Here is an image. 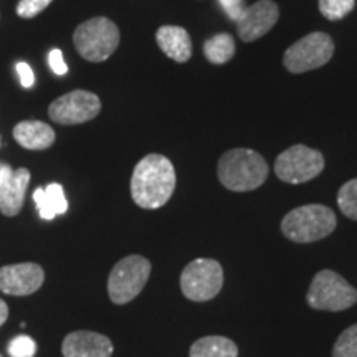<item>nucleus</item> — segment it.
I'll list each match as a JSON object with an SVG mask.
<instances>
[{"instance_id":"nucleus-1","label":"nucleus","mask_w":357,"mask_h":357,"mask_svg":"<svg viewBox=\"0 0 357 357\" xmlns=\"http://www.w3.org/2000/svg\"><path fill=\"white\" fill-rule=\"evenodd\" d=\"M176 169L167 158L149 154L136 164L131 177V197L146 211L164 207L176 190Z\"/></svg>"},{"instance_id":"nucleus-2","label":"nucleus","mask_w":357,"mask_h":357,"mask_svg":"<svg viewBox=\"0 0 357 357\" xmlns=\"http://www.w3.org/2000/svg\"><path fill=\"white\" fill-rule=\"evenodd\" d=\"M218 181L225 189L234 192L255 190L265 184L268 177V164L257 151L236 149L227 151L218 160Z\"/></svg>"},{"instance_id":"nucleus-3","label":"nucleus","mask_w":357,"mask_h":357,"mask_svg":"<svg viewBox=\"0 0 357 357\" xmlns=\"http://www.w3.org/2000/svg\"><path fill=\"white\" fill-rule=\"evenodd\" d=\"M337 218L326 205L310 204L293 208L281 220V231L294 243H312L336 230Z\"/></svg>"},{"instance_id":"nucleus-4","label":"nucleus","mask_w":357,"mask_h":357,"mask_svg":"<svg viewBox=\"0 0 357 357\" xmlns=\"http://www.w3.org/2000/svg\"><path fill=\"white\" fill-rule=\"evenodd\" d=\"M306 301L312 310L339 312L357 303V289L333 270H321L314 275Z\"/></svg>"},{"instance_id":"nucleus-5","label":"nucleus","mask_w":357,"mask_h":357,"mask_svg":"<svg viewBox=\"0 0 357 357\" xmlns=\"http://www.w3.org/2000/svg\"><path fill=\"white\" fill-rule=\"evenodd\" d=\"M73 43L79 55L88 61H105L119 45V30L106 17H95L83 22L75 30Z\"/></svg>"},{"instance_id":"nucleus-6","label":"nucleus","mask_w":357,"mask_h":357,"mask_svg":"<svg viewBox=\"0 0 357 357\" xmlns=\"http://www.w3.org/2000/svg\"><path fill=\"white\" fill-rule=\"evenodd\" d=\"M151 261L141 255H129L119 260L108 278V294L114 305H128L139 296L151 276Z\"/></svg>"},{"instance_id":"nucleus-7","label":"nucleus","mask_w":357,"mask_h":357,"mask_svg":"<svg viewBox=\"0 0 357 357\" xmlns=\"http://www.w3.org/2000/svg\"><path fill=\"white\" fill-rule=\"evenodd\" d=\"M223 287V268L217 260L197 258L185 265L181 275V289L194 303L211 301Z\"/></svg>"},{"instance_id":"nucleus-8","label":"nucleus","mask_w":357,"mask_h":357,"mask_svg":"<svg viewBox=\"0 0 357 357\" xmlns=\"http://www.w3.org/2000/svg\"><path fill=\"white\" fill-rule=\"evenodd\" d=\"M324 169V158L319 151L296 144L276 158L275 174L287 184H305L318 177Z\"/></svg>"},{"instance_id":"nucleus-9","label":"nucleus","mask_w":357,"mask_h":357,"mask_svg":"<svg viewBox=\"0 0 357 357\" xmlns=\"http://www.w3.org/2000/svg\"><path fill=\"white\" fill-rule=\"evenodd\" d=\"M334 53V42L328 33L314 32L291 45L284 53L283 63L291 73H305L328 63Z\"/></svg>"},{"instance_id":"nucleus-10","label":"nucleus","mask_w":357,"mask_h":357,"mask_svg":"<svg viewBox=\"0 0 357 357\" xmlns=\"http://www.w3.org/2000/svg\"><path fill=\"white\" fill-rule=\"evenodd\" d=\"M101 111L100 98L84 89H75L68 95L60 96L48 108L53 121L63 126L83 124L95 119Z\"/></svg>"},{"instance_id":"nucleus-11","label":"nucleus","mask_w":357,"mask_h":357,"mask_svg":"<svg viewBox=\"0 0 357 357\" xmlns=\"http://www.w3.org/2000/svg\"><path fill=\"white\" fill-rule=\"evenodd\" d=\"M43 268L37 263H15L0 268V291L10 296H29L42 288Z\"/></svg>"},{"instance_id":"nucleus-12","label":"nucleus","mask_w":357,"mask_h":357,"mask_svg":"<svg viewBox=\"0 0 357 357\" xmlns=\"http://www.w3.org/2000/svg\"><path fill=\"white\" fill-rule=\"evenodd\" d=\"M280 10L278 6L271 0H260L243 10L240 19L235 22L236 32L243 42H253L261 38L273 29L278 22Z\"/></svg>"},{"instance_id":"nucleus-13","label":"nucleus","mask_w":357,"mask_h":357,"mask_svg":"<svg viewBox=\"0 0 357 357\" xmlns=\"http://www.w3.org/2000/svg\"><path fill=\"white\" fill-rule=\"evenodd\" d=\"M113 342L105 334L95 331H73L63 339V357H111Z\"/></svg>"},{"instance_id":"nucleus-14","label":"nucleus","mask_w":357,"mask_h":357,"mask_svg":"<svg viewBox=\"0 0 357 357\" xmlns=\"http://www.w3.org/2000/svg\"><path fill=\"white\" fill-rule=\"evenodd\" d=\"M30 184V171L25 167L15 169L3 185L0 187V212L7 217L19 215L25 202V194Z\"/></svg>"},{"instance_id":"nucleus-15","label":"nucleus","mask_w":357,"mask_h":357,"mask_svg":"<svg viewBox=\"0 0 357 357\" xmlns=\"http://www.w3.org/2000/svg\"><path fill=\"white\" fill-rule=\"evenodd\" d=\"M160 50L177 63H185L192 56V42L185 29L176 25L160 26L155 35Z\"/></svg>"},{"instance_id":"nucleus-16","label":"nucleus","mask_w":357,"mask_h":357,"mask_svg":"<svg viewBox=\"0 0 357 357\" xmlns=\"http://www.w3.org/2000/svg\"><path fill=\"white\" fill-rule=\"evenodd\" d=\"M13 137L30 151L48 149L55 142V131L43 121H22L13 128Z\"/></svg>"},{"instance_id":"nucleus-17","label":"nucleus","mask_w":357,"mask_h":357,"mask_svg":"<svg viewBox=\"0 0 357 357\" xmlns=\"http://www.w3.org/2000/svg\"><path fill=\"white\" fill-rule=\"evenodd\" d=\"M33 200L37 204L38 215L43 220H53L56 215H63L68 211V200L65 197L63 187L56 182L48 184L45 189L35 190Z\"/></svg>"},{"instance_id":"nucleus-18","label":"nucleus","mask_w":357,"mask_h":357,"mask_svg":"<svg viewBox=\"0 0 357 357\" xmlns=\"http://www.w3.org/2000/svg\"><path fill=\"white\" fill-rule=\"evenodd\" d=\"M190 357H238V347L223 336L200 337L190 346Z\"/></svg>"},{"instance_id":"nucleus-19","label":"nucleus","mask_w":357,"mask_h":357,"mask_svg":"<svg viewBox=\"0 0 357 357\" xmlns=\"http://www.w3.org/2000/svg\"><path fill=\"white\" fill-rule=\"evenodd\" d=\"M205 58L213 65H225L235 55V42L229 33H218L204 43Z\"/></svg>"},{"instance_id":"nucleus-20","label":"nucleus","mask_w":357,"mask_h":357,"mask_svg":"<svg viewBox=\"0 0 357 357\" xmlns=\"http://www.w3.org/2000/svg\"><path fill=\"white\" fill-rule=\"evenodd\" d=\"M337 205L351 220H357V178L346 182L337 192Z\"/></svg>"},{"instance_id":"nucleus-21","label":"nucleus","mask_w":357,"mask_h":357,"mask_svg":"<svg viewBox=\"0 0 357 357\" xmlns=\"http://www.w3.org/2000/svg\"><path fill=\"white\" fill-rule=\"evenodd\" d=\"M333 357H357V324H352L341 333L334 342Z\"/></svg>"},{"instance_id":"nucleus-22","label":"nucleus","mask_w":357,"mask_h":357,"mask_svg":"<svg viewBox=\"0 0 357 357\" xmlns=\"http://www.w3.org/2000/svg\"><path fill=\"white\" fill-rule=\"evenodd\" d=\"M356 0H319V12L328 20H341L354 8Z\"/></svg>"},{"instance_id":"nucleus-23","label":"nucleus","mask_w":357,"mask_h":357,"mask_svg":"<svg viewBox=\"0 0 357 357\" xmlns=\"http://www.w3.org/2000/svg\"><path fill=\"white\" fill-rule=\"evenodd\" d=\"M37 352V344L30 336H22L13 337L8 344V354L12 357H33Z\"/></svg>"},{"instance_id":"nucleus-24","label":"nucleus","mask_w":357,"mask_h":357,"mask_svg":"<svg viewBox=\"0 0 357 357\" xmlns=\"http://www.w3.org/2000/svg\"><path fill=\"white\" fill-rule=\"evenodd\" d=\"M52 2L53 0H20L19 6H17V15L22 19H33Z\"/></svg>"},{"instance_id":"nucleus-25","label":"nucleus","mask_w":357,"mask_h":357,"mask_svg":"<svg viewBox=\"0 0 357 357\" xmlns=\"http://www.w3.org/2000/svg\"><path fill=\"white\" fill-rule=\"evenodd\" d=\"M218 3L222 6L223 12L227 13V17L234 22L238 20L245 8H247V6H245V0H218Z\"/></svg>"},{"instance_id":"nucleus-26","label":"nucleus","mask_w":357,"mask_h":357,"mask_svg":"<svg viewBox=\"0 0 357 357\" xmlns=\"http://www.w3.org/2000/svg\"><path fill=\"white\" fill-rule=\"evenodd\" d=\"M48 65H50L52 71L58 77H63V75L68 73V66H66L63 60V53L58 48H53V50L48 53Z\"/></svg>"},{"instance_id":"nucleus-27","label":"nucleus","mask_w":357,"mask_h":357,"mask_svg":"<svg viewBox=\"0 0 357 357\" xmlns=\"http://www.w3.org/2000/svg\"><path fill=\"white\" fill-rule=\"evenodd\" d=\"M17 73H19L20 77V83L24 88H32L35 84V75H33V70L30 68V65L24 63V61H20V63H17Z\"/></svg>"},{"instance_id":"nucleus-28","label":"nucleus","mask_w":357,"mask_h":357,"mask_svg":"<svg viewBox=\"0 0 357 357\" xmlns=\"http://www.w3.org/2000/svg\"><path fill=\"white\" fill-rule=\"evenodd\" d=\"M13 169L8 166V164H0V187L3 185V182L7 181L8 176H10Z\"/></svg>"},{"instance_id":"nucleus-29","label":"nucleus","mask_w":357,"mask_h":357,"mask_svg":"<svg viewBox=\"0 0 357 357\" xmlns=\"http://www.w3.org/2000/svg\"><path fill=\"white\" fill-rule=\"evenodd\" d=\"M8 318V306L3 300H0V326L6 323Z\"/></svg>"}]
</instances>
